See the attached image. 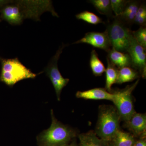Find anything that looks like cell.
Segmentation results:
<instances>
[{"label":"cell","mask_w":146,"mask_h":146,"mask_svg":"<svg viewBox=\"0 0 146 146\" xmlns=\"http://www.w3.org/2000/svg\"><path fill=\"white\" fill-rule=\"evenodd\" d=\"M89 64L93 74L96 76H102L105 72L106 68L99 58L96 50H93L91 51Z\"/></svg>","instance_id":"cell-19"},{"label":"cell","mask_w":146,"mask_h":146,"mask_svg":"<svg viewBox=\"0 0 146 146\" xmlns=\"http://www.w3.org/2000/svg\"><path fill=\"white\" fill-rule=\"evenodd\" d=\"M107 61V67L106 70L105 89L108 92L111 93L112 91V86L113 84L116 83L117 79L119 69L115 65L111 63L106 58Z\"/></svg>","instance_id":"cell-15"},{"label":"cell","mask_w":146,"mask_h":146,"mask_svg":"<svg viewBox=\"0 0 146 146\" xmlns=\"http://www.w3.org/2000/svg\"><path fill=\"white\" fill-rule=\"evenodd\" d=\"M139 76L138 72L130 67H126L119 70L117 79L116 83L122 84L125 82L133 81Z\"/></svg>","instance_id":"cell-17"},{"label":"cell","mask_w":146,"mask_h":146,"mask_svg":"<svg viewBox=\"0 0 146 146\" xmlns=\"http://www.w3.org/2000/svg\"><path fill=\"white\" fill-rule=\"evenodd\" d=\"M132 35L136 42L145 48H146V28L141 27L135 31H132Z\"/></svg>","instance_id":"cell-23"},{"label":"cell","mask_w":146,"mask_h":146,"mask_svg":"<svg viewBox=\"0 0 146 146\" xmlns=\"http://www.w3.org/2000/svg\"><path fill=\"white\" fill-rule=\"evenodd\" d=\"M79 138L80 146H108L109 142L99 138L93 131L80 134Z\"/></svg>","instance_id":"cell-14"},{"label":"cell","mask_w":146,"mask_h":146,"mask_svg":"<svg viewBox=\"0 0 146 146\" xmlns=\"http://www.w3.org/2000/svg\"><path fill=\"white\" fill-rule=\"evenodd\" d=\"M120 119L116 108L109 106H102L100 110L96 133L102 140L112 141L120 130Z\"/></svg>","instance_id":"cell-2"},{"label":"cell","mask_w":146,"mask_h":146,"mask_svg":"<svg viewBox=\"0 0 146 146\" xmlns=\"http://www.w3.org/2000/svg\"><path fill=\"white\" fill-rule=\"evenodd\" d=\"M107 52V59L118 69L131 67V59L127 53L121 52L113 48H111Z\"/></svg>","instance_id":"cell-12"},{"label":"cell","mask_w":146,"mask_h":146,"mask_svg":"<svg viewBox=\"0 0 146 146\" xmlns=\"http://www.w3.org/2000/svg\"><path fill=\"white\" fill-rule=\"evenodd\" d=\"M108 146H113V144L112 143L108 144Z\"/></svg>","instance_id":"cell-26"},{"label":"cell","mask_w":146,"mask_h":146,"mask_svg":"<svg viewBox=\"0 0 146 146\" xmlns=\"http://www.w3.org/2000/svg\"><path fill=\"white\" fill-rule=\"evenodd\" d=\"M76 18L78 20H82L88 23L97 25L100 23H104V22L96 14L88 11H85L76 15Z\"/></svg>","instance_id":"cell-20"},{"label":"cell","mask_w":146,"mask_h":146,"mask_svg":"<svg viewBox=\"0 0 146 146\" xmlns=\"http://www.w3.org/2000/svg\"><path fill=\"white\" fill-rule=\"evenodd\" d=\"M114 146H133L136 141L130 133L119 130L112 140Z\"/></svg>","instance_id":"cell-16"},{"label":"cell","mask_w":146,"mask_h":146,"mask_svg":"<svg viewBox=\"0 0 146 146\" xmlns=\"http://www.w3.org/2000/svg\"><path fill=\"white\" fill-rule=\"evenodd\" d=\"M88 2L93 5L97 11L100 14L113 18L112 7L110 0H90Z\"/></svg>","instance_id":"cell-18"},{"label":"cell","mask_w":146,"mask_h":146,"mask_svg":"<svg viewBox=\"0 0 146 146\" xmlns=\"http://www.w3.org/2000/svg\"><path fill=\"white\" fill-rule=\"evenodd\" d=\"M1 64L0 81L10 87L23 80L35 78L38 75L26 68L17 58L1 59Z\"/></svg>","instance_id":"cell-4"},{"label":"cell","mask_w":146,"mask_h":146,"mask_svg":"<svg viewBox=\"0 0 146 146\" xmlns=\"http://www.w3.org/2000/svg\"><path fill=\"white\" fill-rule=\"evenodd\" d=\"M85 43L108 52L111 49V45L106 32H89L85 34L83 38L76 42L74 44Z\"/></svg>","instance_id":"cell-9"},{"label":"cell","mask_w":146,"mask_h":146,"mask_svg":"<svg viewBox=\"0 0 146 146\" xmlns=\"http://www.w3.org/2000/svg\"><path fill=\"white\" fill-rule=\"evenodd\" d=\"M51 125L37 136L39 146H61L68 144L76 137L74 130L58 121L55 117L53 111H51Z\"/></svg>","instance_id":"cell-1"},{"label":"cell","mask_w":146,"mask_h":146,"mask_svg":"<svg viewBox=\"0 0 146 146\" xmlns=\"http://www.w3.org/2000/svg\"><path fill=\"white\" fill-rule=\"evenodd\" d=\"M66 45L63 44L60 47L56 54L53 56L48 65L46 68V74L49 78L54 87L57 100H60V96L62 89L70 81V79L65 78L61 75L58 67V61L63 48Z\"/></svg>","instance_id":"cell-7"},{"label":"cell","mask_w":146,"mask_h":146,"mask_svg":"<svg viewBox=\"0 0 146 146\" xmlns=\"http://www.w3.org/2000/svg\"><path fill=\"white\" fill-rule=\"evenodd\" d=\"M138 79L132 85L128 86L125 89L114 93L112 102L116 107V109L120 119L127 121L135 113L133 108L131 93L138 84Z\"/></svg>","instance_id":"cell-6"},{"label":"cell","mask_w":146,"mask_h":146,"mask_svg":"<svg viewBox=\"0 0 146 146\" xmlns=\"http://www.w3.org/2000/svg\"><path fill=\"white\" fill-rule=\"evenodd\" d=\"M113 18L105 31L111 47L118 51L127 53L133 38L132 31L117 17Z\"/></svg>","instance_id":"cell-3"},{"label":"cell","mask_w":146,"mask_h":146,"mask_svg":"<svg viewBox=\"0 0 146 146\" xmlns=\"http://www.w3.org/2000/svg\"><path fill=\"white\" fill-rule=\"evenodd\" d=\"M76 97L85 100H107L112 101L114 93L108 92L105 89L94 88L86 91H78L76 93Z\"/></svg>","instance_id":"cell-11"},{"label":"cell","mask_w":146,"mask_h":146,"mask_svg":"<svg viewBox=\"0 0 146 146\" xmlns=\"http://www.w3.org/2000/svg\"><path fill=\"white\" fill-rule=\"evenodd\" d=\"M0 22H1V19H0Z\"/></svg>","instance_id":"cell-27"},{"label":"cell","mask_w":146,"mask_h":146,"mask_svg":"<svg viewBox=\"0 0 146 146\" xmlns=\"http://www.w3.org/2000/svg\"><path fill=\"white\" fill-rule=\"evenodd\" d=\"M141 3V1H129L123 13L119 16L116 17L119 18L127 25H132Z\"/></svg>","instance_id":"cell-13"},{"label":"cell","mask_w":146,"mask_h":146,"mask_svg":"<svg viewBox=\"0 0 146 146\" xmlns=\"http://www.w3.org/2000/svg\"><path fill=\"white\" fill-rule=\"evenodd\" d=\"M133 24L141 27H146V5L145 3H141L133 21Z\"/></svg>","instance_id":"cell-21"},{"label":"cell","mask_w":146,"mask_h":146,"mask_svg":"<svg viewBox=\"0 0 146 146\" xmlns=\"http://www.w3.org/2000/svg\"><path fill=\"white\" fill-rule=\"evenodd\" d=\"M133 146H146V140L145 138H141L138 141H136Z\"/></svg>","instance_id":"cell-24"},{"label":"cell","mask_w":146,"mask_h":146,"mask_svg":"<svg viewBox=\"0 0 146 146\" xmlns=\"http://www.w3.org/2000/svg\"><path fill=\"white\" fill-rule=\"evenodd\" d=\"M26 2H17L7 4L1 11L2 17L13 25H21L25 18H39V13L41 12L38 10V8L32 7L29 8V4L26 6Z\"/></svg>","instance_id":"cell-5"},{"label":"cell","mask_w":146,"mask_h":146,"mask_svg":"<svg viewBox=\"0 0 146 146\" xmlns=\"http://www.w3.org/2000/svg\"><path fill=\"white\" fill-rule=\"evenodd\" d=\"M127 53L131 59V66L138 71L143 78L146 75V48L136 42L133 37Z\"/></svg>","instance_id":"cell-8"},{"label":"cell","mask_w":146,"mask_h":146,"mask_svg":"<svg viewBox=\"0 0 146 146\" xmlns=\"http://www.w3.org/2000/svg\"><path fill=\"white\" fill-rule=\"evenodd\" d=\"M125 126L133 135L145 138L146 129L145 114L135 112L129 120L125 122Z\"/></svg>","instance_id":"cell-10"},{"label":"cell","mask_w":146,"mask_h":146,"mask_svg":"<svg viewBox=\"0 0 146 146\" xmlns=\"http://www.w3.org/2000/svg\"><path fill=\"white\" fill-rule=\"evenodd\" d=\"M61 146H78V145L76 141H74L70 144H66V145H63Z\"/></svg>","instance_id":"cell-25"},{"label":"cell","mask_w":146,"mask_h":146,"mask_svg":"<svg viewBox=\"0 0 146 146\" xmlns=\"http://www.w3.org/2000/svg\"><path fill=\"white\" fill-rule=\"evenodd\" d=\"M112 11L115 17H118L123 13L129 0H110Z\"/></svg>","instance_id":"cell-22"}]
</instances>
